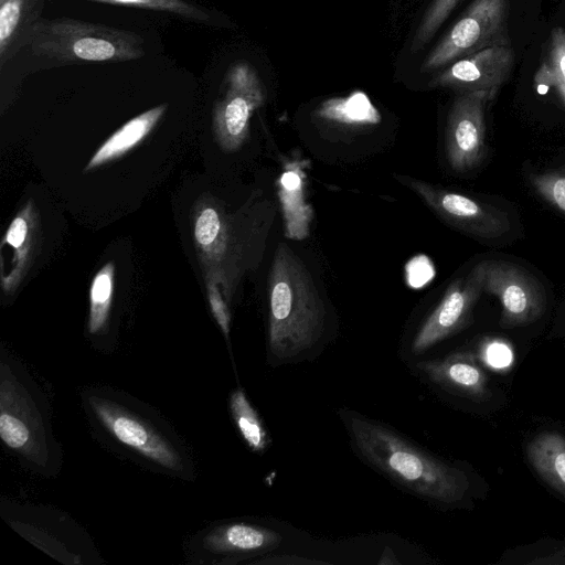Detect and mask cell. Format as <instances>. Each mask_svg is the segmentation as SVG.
Wrapping results in <instances>:
<instances>
[{"label": "cell", "mask_w": 565, "mask_h": 565, "mask_svg": "<svg viewBox=\"0 0 565 565\" xmlns=\"http://www.w3.org/2000/svg\"><path fill=\"white\" fill-rule=\"evenodd\" d=\"M530 181L545 201L565 214V169L532 174Z\"/></svg>", "instance_id": "484cf974"}, {"label": "cell", "mask_w": 565, "mask_h": 565, "mask_svg": "<svg viewBox=\"0 0 565 565\" xmlns=\"http://www.w3.org/2000/svg\"><path fill=\"white\" fill-rule=\"evenodd\" d=\"M514 60L511 45L488 47L445 66L431 78L430 86L452 89L459 94L484 90L494 99L510 77Z\"/></svg>", "instance_id": "7c38bea8"}, {"label": "cell", "mask_w": 565, "mask_h": 565, "mask_svg": "<svg viewBox=\"0 0 565 565\" xmlns=\"http://www.w3.org/2000/svg\"><path fill=\"white\" fill-rule=\"evenodd\" d=\"M509 0H473L424 60L431 72L492 46L511 45L508 33Z\"/></svg>", "instance_id": "5b68a950"}, {"label": "cell", "mask_w": 565, "mask_h": 565, "mask_svg": "<svg viewBox=\"0 0 565 565\" xmlns=\"http://www.w3.org/2000/svg\"><path fill=\"white\" fill-rule=\"evenodd\" d=\"M321 118L343 124H377L381 115L367 95L355 90L347 97L330 98L317 109Z\"/></svg>", "instance_id": "ffe728a7"}, {"label": "cell", "mask_w": 565, "mask_h": 565, "mask_svg": "<svg viewBox=\"0 0 565 565\" xmlns=\"http://www.w3.org/2000/svg\"><path fill=\"white\" fill-rule=\"evenodd\" d=\"M207 298L213 317L224 333L225 338L227 339L230 334L231 322L230 310L222 297L221 290L218 289L216 282L212 279L207 282Z\"/></svg>", "instance_id": "83f0119b"}, {"label": "cell", "mask_w": 565, "mask_h": 565, "mask_svg": "<svg viewBox=\"0 0 565 565\" xmlns=\"http://www.w3.org/2000/svg\"><path fill=\"white\" fill-rule=\"evenodd\" d=\"M264 102V85L256 70L247 62L233 64L226 73L224 95L213 113V129L223 150L241 148L248 136L250 118Z\"/></svg>", "instance_id": "52a82bcc"}, {"label": "cell", "mask_w": 565, "mask_h": 565, "mask_svg": "<svg viewBox=\"0 0 565 565\" xmlns=\"http://www.w3.org/2000/svg\"><path fill=\"white\" fill-rule=\"evenodd\" d=\"M268 299V349L278 363L289 362L320 340L327 312L310 271L286 244L274 254Z\"/></svg>", "instance_id": "7a4b0ae2"}, {"label": "cell", "mask_w": 565, "mask_h": 565, "mask_svg": "<svg viewBox=\"0 0 565 565\" xmlns=\"http://www.w3.org/2000/svg\"><path fill=\"white\" fill-rule=\"evenodd\" d=\"M359 456L408 492L455 505L469 487L466 473L415 446L384 424L348 411L342 415Z\"/></svg>", "instance_id": "6da1fadb"}, {"label": "cell", "mask_w": 565, "mask_h": 565, "mask_svg": "<svg viewBox=\"0 0 565 565\" xmlns=\"http://www.w3.org/2000/svg\"><path fill=\"white\" fill-rule=\"evenodd\" d=\"M89 405L99 423L120 444L166 469L183 468L174 444L150 422L109 398L92 396Z\"/></svg>", "instance_id": "ba28073f"}, {"label": "cell", "mask_w": 565, "mask_h": 565, "mask_svg": "<svg viewBox=\"0 0 565 565\" xmlns=\"http://www.w3.org/2000/svg\"><path fill=\"white\" fill-rule=\"evenodd\" d=\"M115 266L104 265L94 276L89 290L88 331L98 333L106 324L113 301Z\"/></svg>", "instance_id": "603a6c76"}, {"label": "cell", "mask_w": 565, "mask_h": 565, "mask_svg": "<svg viewBox=\"0 0 565 565\" xmlns=\"http://www.w3.org/2000/svg\"><path fill=\"white\" fill-rule=\"evenodd\" d=\"M493 100L484 90L460 93L448 113L445 148L457 172L477 167L486 153V107Z\"/></svg>", "instance_id": "8fae6325"}, {"label": "cell", "mask_w": 565, "mask_h": 565, "mask_svg": "<svg viewBox=\"0 0 565 565\" xmlns=\"http://www.w3.org/2000/svg\"><path fill=\"white\" fill-rule=\"evenodd\" d=\"M230 409L236 427L249 449L255 452H264L270 444V438L243 390L237 388L231 394Z\"/></svg>", "instance_id": "44dd1931"}, {"label": "cell", "mask_w": 565, "mask_h": 565, "mask_svg": "<svg viewBox=\"0 0 565 565\" xmlns=\"http://www.w3.org/2000/svg\"><path fill=\"white\" fill-rule=\"evenodd\" d=\"M444 222L475 237L498 238L511 228L508 215L495 206L423 180L396 175Z\"/></svg>", "instance_id": "8992f818"}, {"label": "cell", "mask_w": 565, "mask_h": 565, "mask_svg": "<svg viewBox=\"0 0 565 565\" xmlns=\"http://www.w3.org/2000/svg\"><path fill=\"white\" fill-rule=\"evenodd\" d=\"M483 290L499 299L502 328L531 323L546 307L542 284L525 268L510 262L486 260Z\"/></svg>", "instance_id": "9c48e42d"}, {"label": "cell", "mask_w": 565, "mask_h": 565, "mask_svg": "<svg viewBox=\"0 0 565 565\" xmlns=\"http://www.w3.org/2000/svg\"><path fill=\"white\" fill-rule=\"evenodd\" d=\"M527 456L536 472L565 497V437L542 433L529 444Z\"/></svg>", "instance_id": "ac0fdd59"}, {"label": "cell", "mask_w": 565, "mask_h": 565, "mask_svg": "<svg viewBox=\"0 0 565 565\" xmlns=\"http://www.w3.org/2000/svg\"><path fill=\"white\" fill-rule=\"evenodd\" d=\"M29 45L35 55L60 64L120 63L145 55L138 33L71 18L42 19Z\"/></svg>", "instance_id": "3957f363"}, {"label": "cell", "mask_w": 565, "mask_h": 565, "mask_svg": "<svg viewBox=\"0 0 565 565\" xmlns=\"http://www.w3.org/2000/svg\"><path fill=\"white\" fill-rule=\"evenodd\" d=\"M196 245L207 257L221 259L227 248V233L220 212L214 206L202 207L194 221Z\"/></svg>", "instance_id": "7402d4cb"}, {"label": "cell", "mask_w": 565, "mask_h": 565, "mask_svg": "<svg viewBox=\"0 0 565 565\" xmlns=\"http://www.w3.org/2000/svg\"><path fill=\"white\" fill-rule=\"evenodd\" d=\"M45 0H0V66L30 44Z\"/></svg>", "instance_id": "2e32d148"}, {"label": "cell", "mask_w": 565, "mask_h": 565, "mask_svg": "<svg viewBox=\"0 0 565 565\" xmlns=\"http://www.w3.org/2000/svg\"><path fill=\"white\" fill-rule=\"evenodd\" d=\"M167 105H158L131 118L109 136L93 154L85 171L122 157L141 142L163 116Z\"/></svg>", "instance_id": "e0dca14e"}, {"label": "cell", "mask_w": 565, "mask_h": 565, "mask_svg": "<svg viewBox=\"0 0 565 565\" xmlns=\"http://www.w3.org/2000/svg\"><path fill=\"white\" fill-rule=\"evenodd\" d=\"M38 218L28 203L12 220L1 241V287L9 294L15 290L31 263L35 248Z\"/></svg>", "instance_id": "4fadbf2b"}, {"label": "cell", "mask_w": 565, "mask_h": 565, "mask_svg": "<svg viewBox=\"0 0 565 565\" xmlns=\"http://www.w3.org/2000/svg\"><path fill=\"white\" fill-rule=\"evenodd\" d=\"M0 437L4 445L38 468L52 460V439L44 411L11 365L1 362Z\"/></svg>", "instance_id": "277c9868"}, {"label": "cell", "mask_w": 565, "mask_h": 565, "mask_svg": "<svg viewBox=\"0 0 565 565\" xmlns=\"http://www.w3.org/2000/svg\"><path fill=\"white\" fill-rule=\"evenodd\" d=\"M282 543L280 533L273 529L246 523H230L215 527L204 537V546L214 554L252 556L277 548Z\"/></svg>", "instance_id": "9a60e30c"}, {"label": "cell", "mask_w": 565, "mask_h": 565, "mask_svg": "<svg viewBox=\"0 0 565 565\" xmlns=\"http://www.w3.org/2000/svg\"><path fill=\"white\" fill-rule=\"evenodd\" d=\"M484 269L486 260H482L449 285L440 302L416 332L411 345L414 354H422L470 322L472 309L483 291Z\"/></svg>", "instance_id": "30bf717a"}, {"label": "cell", "mask_w": 565, "mask_h": 565, "mask_svg": "<svg viewBox=\"0 0 565 565\" xmlns=\"http://www.w3.org/2000/svg\"><path fill=\"white\" fill-rule=\"evenodd\" d=\"M104 4L125 6L138 9L160 11L178 15L184 20L207 23L211 15L204 8L188 2L186 0H86Z\"/></svg>", "instance_id": "cb8c5ba5"}, {"label": "cell", "mask_w": 565, "mask_h": 565, "mask_svg": "<svg viewBox=\"0 0 565 565\" xmlns=\"http://www.w3.org/2000/svg\"><path fill=\"white\" fill-rule=\"evenodd\" d=\"M435 275L434 266L426 256H417L406 265L407 282L413 288H420Z\"/></svg>", "instance_id": "f1b7e54d"}, {"label": "cell", "mask_w": 565, "mask_h": 565, "mask_svg": "<svg viewBox=\"0 0 565 565\" xmlns=\"http://www.w3.org/2000/svg\"><path fill=\"white\" fill-rule=\"evenodd\" d=\"M416 367L433 383L473 401H486L488 377L470 353H455L439 360L423 361Z\"/></svg>", "instance_id": "5bb4252c"}, {"label": "cell", "mask_w": 565, "mask_h": 565, "mask_svg": "<svg viewBox=\"0 0 565 565\" xmlns=\"http://www.w3.org/2000/svg\"><path fill=\"white\" fill-rule=\"evenodd\" d=\"M537 92L553 88L558 100L565 106V30L561 26L551 31L541 64L534 75Z\"/></svg>", "instance_id": "d6986e66"}, {"label": "cell", "mask_w": 565, "mask_h": 565, "mask_svg": "<svg viewBox=\"0 0 565 565\" xmlns=\"http://www.w3.org/2000/svg\"><path fill=\"white\" fill-rule=\"evenodd\" d=\"M461 0H433L415 33L413 50H420L431 40L437 30Z\"/></svg>", "instance_id": "d4e9b609"}, {"label": "cell", "mask_w": 565, "mask_h": 565, "mask_svg": "<svg viewBox=\"0 0 565 565\" xmlns=\"http://www.w3.org/2000/svg\"><path fill=\"white\" fill-rule=\"evenodd\" d=\"M481 358L492 369L502 370L511 365L513 351L502 340H488L481 347Z\"/></svg>", "instance_id": "4316f807"}]
</instances>
